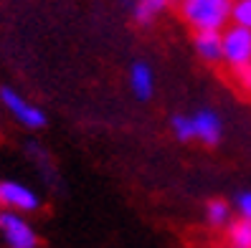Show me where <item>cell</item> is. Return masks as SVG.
Wrapping results in <instances>:
<instances>
[{
  "mask_svg": "<svg viewBox=\"0 0 251 248\" xmlns=\"http://www.w3.org/2000/svg\"><path fill=\"white\" fill-rule=\"evenodd\" d=\"M190 119H193L196 142L205 144V147H216L221 142V137H224V119L218 116V112H213L211 107H203L190 114Z\"/></svg>",
  "mask_w": 251,
  "mask_h": 248,
  "instance_id": "8992f818",
  "label": "cell"
},
{
  "mask_svg": "<svg viewBox=\"0 0 251 248\" xmlns=\"http://www.w3.org/2000/svg\"><path fill=\"white\" fill-rule=\"evenodd\" d=\"M0 208L21 215H31L41 208V198L33 187L18 180H0Z\"/></svg>",
  "mask_w": 251,
  "mask_h": 248,
  "instance_id": "277c9868",
  "label": "cell"
},
{
  "mask_svg": "<svg viewBox=\"0 0 251 248\" xmlns=\"http://www.w3.org/2000/svg\"><path fill=\"white\" fill-rule=\"evenodd\" d=\"M233 213L239 218H246V221H251V190H241L239 195L233 198Z\"/></svg>",
  "mask_w": 251,
  "mask_h": 248,
  "instance_id": "9a60e30c",
  "label": "cell"
},
{
  "mask_svg": "<svg viewBox=\"0 0 251 248\" xmlns=\"http://www.w3.org/2000/svg\"><path fill=\"white\" fill-rule=\"evenodd\" d=\"M228 71H231V81H233L236 89H239L241 94L251 96V64L236 66V68H228Z\"/></svg>",
  "mask_w": 251,
  "mask_h": 248,
  "instance_id": "4fadbf2b",
  "label": "cell"
},
{
  "mask_svg": "<svg viewBox=\"0 0 251 248\" xmlns=\"http://www.w3.org/2000/svg\"><path fill=\"white\" fill-rule=\"evenodd\" d=\"M0 236L8 248H38L41 236L25 215L0 208Z\"/></svg>",
  "mask_w": 251,
  "mask_h": 248,
  "instance_id": "3957f363",
  "label": "cell"
},
{
  "mask_svg": "<svg viewBox=\"0 0 251 248\" xmlns=\"http://www.w3.org/2000/svg\"><path fill=\"white\" fill-rule=\"evenodd\" d=\"M233 0H178L180 18L198 31H224L231 23Z\"/></svg>",
  "mask_w": 251,
  "mask_h": 248,
  "instance_id": "6da1fadb",
  "label": "cell"
},
{
  "mask_svg": "<svg viewBox=\"0 0 251 248\" xmlns=\"http://www.w3.org/2000/svg\"><path fill=\"white\" fill-rule=\"evenodd\" d=\"M0 107L8 116H13L23 129L28 132H38V129H46L49 116L38 104H33L31 99H25L23 94H18L13 86H0Z\"/></svg>",
  "mask_w": 251,
  "mask_h": 248,
  "instance_id": "7a4b0ae2",
  "label": "cell"
},
{
  "mask_svg": "<svg viewBox=\"0 0 251 248\" xmlns=\"http://www.w3.org/2000/svg\"><path fill=\"white\" fill-rule=\"evenodd\" d=\"M226 248H251V221L246 218H231L226 225Z\"/></svg>",
  "mask_w": 251,
  "mask_h": 248,
  "instance_id": "30bf717a",
  "label": "cell"
},
{
  "mask_svg": "<svg viewBox=\"0 0 251 248\" xmlns=\"http://www.w3.org/2000/svg\"><path fill=\"white\" fill-rule=\"evenodd\" d=\"M193 48L205 64H224V38L221 31H198L193 33Z\"/></svg>",
  "mask_w": 251,
  "mask_h": 248,
  "instance_id": "ba28073f",
  "label": "cell"
},
{
  "mask_svg": "<svg viewBox=\"0 0 251 248\" xmlns=\"http://www.w3.org/2000/svg\"><path fill=\"white\" fill-rule=\"evenodd\" d=\"M170 132H173L175 139L183 142V144L196 142L193 119H190V114H173V116H170Z\"/></svg>",
  "mask_w": 251,
  "mask_h": 248,
  "instance_id": "7c38bea8",
  "label": "cell"
},
{
  "mask_svg": "<svg viewBox=\"0 0 251 248\" xmlns=\"http://www.w3.org/2000/svg\"><path fill=\"white\" fill-rule=\"evenodd\" d=\"M221 38H224V64L228 68L251 64V28L228 23L221 31Z\"/></svg>",
  "mask_w": 251,
  "mask_h": 248,
  "instance_id": "5b68a950",
  "label": "cell"
},
{
  "mask_svg": "<svg viewBox=\"0 0 251 248\" xmlns=\"http://www.w3.org/2000/svg\"><path fill=\"white\" fill-rule=\"evenodd\" d=\"M231 218H233V208L224 198H211L205 203V223L211 228H226Z\"/></svg>",
  "mask_w": 251,
  "mask_h": 248,
  "instance_id": "8fae6325",
  "label": "cell"
},
{
  "mask_svg": "<svg viewBox=\"0 0 251 248\" xmlns=\"http://www.w3.org/2000/svg\"><path fill=\"white\" fill-rule=\"evenodd\" d=\"M173 0H132V18L137 25H152L155 18L165 10Z\"/></svg>",
  "mask_w": 251,
  "mask_h": 248,
  "instance_id": "9c48e42d",
  "label": "cell"
},
{
  "mask_svg": "<svg viewBox=\"0 0 251 248\" xmlns=\"http://www.w3.org/2000/svg\"><path fill=\"white\" fill-rule=\"evenodd\" d=\"M231 23L251 28V0H233V5H231Z\"/></svg>",
  "mask_w": 251,
  "mask_h": 248,
  "instance_id": "5bb4252c",
  "label": "cell"
},
{
  "mask_svg": "<svg viewBox=\"0 0 251 248\" xmlns=\"http://www.w3.org/2000/svg\"><path fill=\"white\" fill-rule=\"evenodd\" d=\"M127 81H129V89H132V94H135V99H140V101L152 99V94H155V71L147 61L132 64L129 74H127Z\"/></svg>",
  "mask_w": 251,
  "mask_h": 248,
  "instance_id": "52a82bcc",
  "label": "cell"
}]
</instances>
